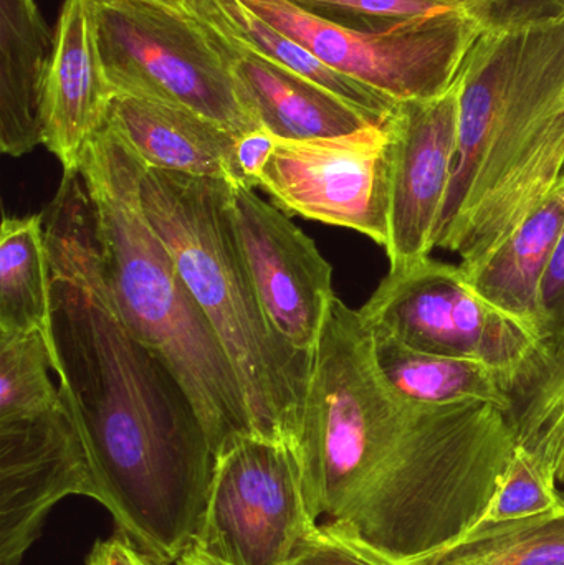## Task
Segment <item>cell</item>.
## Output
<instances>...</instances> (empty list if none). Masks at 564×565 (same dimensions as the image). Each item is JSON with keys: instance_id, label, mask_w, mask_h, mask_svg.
Here are the masks:
<instances>
[{"instance_id": "1", "label": "cell", "mask_w": 564, "mask_h": 565, "mask_svg": "<svg viewBox=\"0 0 564 565\" xmlns=\"http://www.w3.org/2000/svg\"><path fill=\"white\" fill-rule=\"evenodd\" d=\"M517 445L502 408L397 394L358 309L331 301L291 444L318 526L396 561L433 553L482 521Z\"/></svg>"}, {"instance_id": "2", "label": "cell", "mask_w": 564, "mask_h": 565, "mask_svg": "<svg viewBox=\"0 0 564 565\" xmlns=\"http://www.w3.org/2000/svg\"><path fill=\"white\" fill-rule=\"evenodd\" d=\"M42 217L55 374L82 425L103 507L132 543L175 565L194 547L217 455L178 379L116 309L79 172H63Z\"/></svg>"}, {"instance_id": "3", "label": "cell", "mask_w": 564, "mask_h": 565, "mask_svg": "<svg viewBox=\"0 0 564 565\" xmlns=\"http://www.w3.org/2000/svg\"><path fill=\"white\" fill-rule=\"evenodd\" d=\"M459 86V152L434 248L470 274L564 175V10L487 23Z\"/></svg>"}, {"instance_id": "4", "label": "cell", "mask_w": 564, "mask_h": 565, "mask_svg": "<svg viewBox=\"0 0 564 565\" xmlns=\"http://www.w3.org/2000/svg\"><path fill=\"white\" fill-rule=\"evenodd\" d=\"M145 159L111 118L86 146L79 174L95 214L103 275L131 334L191 398L215 455L255 435L231 359L142 207Z\"/></svg>"}, {"instance_id": "5", "label": "cell", "mask_w": 564, "mask_h": 565, "mask_svg": "<svg viewBox=\"0 0 564 565\" xmlns=\"http://www.w3.org/2000/svg\"><path fill=\"white\" fill-rule=\"evenodd\" d=\"M142 207L231 359L255 435L291 445L300 424L313 358L272 326L235 222L232 184L149 169Z\"/></svg>"}, {"instance_id": "6", "label": "cell", "mask_w": 564, "mask_h": 565, "mask_svg": "<svg viewBox=\"0 0 564 565\" xmlns=\"http://www.w3.org/2000/svg\"><path fill=\"white\" fill-rule=\"evenodd\" d=\"M98 45L115 95L192 109L235 135L262 128L204 26L155 0H93Z\"/></svg>"}, {"instance_id": "7", "label": "cell", "mask_w": 564, "mask_h": 565, "mask_svg": "<svg viewBox=\"0 0 564 565\" xmlns=\"http://www.w3.org/2000/svg\"><path fill=\"white\" fill-rule=\"evenodd\" d=\"M328 68L394 102L433 98L459 76L483 23L462 10L360 30L315 15L290 0H242Z\"/></svg>"}, {"instance_id": "8", "label": "cell", "mask_w": 564, "mask_h": 565, "mask_svg": "<svg viewBox=\"0 0 564 565\" xmlns=\"http://www.w3.org/2000/svg\"><path fill=\"white\" fill-rule=\"evenodd\" d=\"M374 334L409 348L476 359L513 377L539 339L477 292L459 265L427 257L391 271L358 309Z\"/></svg>"}, {"instance_id": "9", "label": "cell", "mask_w": 564, "mask_h": 565, "mask_svg": "<svg viewBox=\"0 0 564 565\" xmlns=\"http://www.w3.org/2000/svg\"><path fill=\"white\" fill-rule=\"evenodd\" d=\"M317 527L291 445L245 437L217 457L194 547L225 565H288Z\"/></svg>"}, {"instance_id": "10", "label": "cell", "mask_w": 564, "mask_h": 565, "mask_svg": "<svg viewBox=\"0 0 564 565\" xmlns=\"http://www.w3.org/2000/svg\"><path fill=\"white\" fill-rule=\"evenodd\" d=\"M387 142L383 122L331 138L278 139L258 188L288 217L350 228L386 248Z\"/></svg>"}, {"instance_id": "11", "label": "cell", "mask_w": 564, "mask_h": 565, "mask_svg": "<svg viewBox=\"0 0 564 565\" xmlns=\"http://www.w3.org/2000/svg\"><path fill=\"white\" fill-rule=\"evenodd\" d=\"M66 497L103 507L82 425L62 394L50 411L0 420V565H22Z\"/></svg>"}, {"instance_id": "12", "label": "cell", "mask_w": 564, "mask_h": 565, "mask_svg": "<svg viewBox=\"0 0 564 565\" xmlns=\"http://www.w3.org/2000/svg\"><path fill=\"white\" fill-rule=\"evenodd\" d=\"M459 76L433 98L397 102L383 125L390 158V270L430 257L459 152Z\"/></svg>"}, {"instance_id": "13", "label": "cell", "mask_w": 564, "mask_h": 565, "mask_svg": "<svg viewBox=\"0 0 564 565\" xmlns=\"http://www.w3.org/2000/svg\"><path fill=\"white\" fill-rule=\"evenodd\" d=\"M232 204L245 260L272 326L298 352L315 358L334 299L333 268L317 244L254 189L232 185Z\"/></svg>"}, {"instance_id": "14", "label": "cell", "mask_w": 564, "mask_h": 565, "mask_svg": "<svg viewBox=\"0 0 564 565\" xmlns=\"http://www.w3.org/2000/svg\"><path fill=\"white\" fill-rule=\"evenodd\" d=\"M115 96L99 52L95 2L65 0L43 82V146L63 172H79L86 146L108 122Z\"/></svg>"}, {"instance_id": "15", "label": "cell", "mask_w": 564, "mask_h": 565, "mask_svg": "<svg viewBox=\"0 0 564 565\" xmlns=\"http://www.w3.org/2000/svg\"><path fill=\"white\" fill-rule=\"evenodd\" d=\"M211 39L231 68L248 115L278 139L331 138L374 125L353 106L294 70Z\"/></svg>"}, {"instance_id": "16", "label": "cell", "mask_w": 564, "mask_h": 565, "mask_svg": "<svg viewBox=\"0 0 564 565\" xmlns=\"http://www.w3.org/2000/svg\"><path fill=\"white\" fill-rule=\"evenodd\" d=\"M109 118L149 169L234 182L238 135L182 106L118 95Z\"/></svg>"}, {"instance_id": "17", "label": "cell", "mask_w": 564, "mask_h": 565, "mask_svg": "<svg viewBox=\"0 0 564 565\" xmlns=\"http://www.w3.org/2000/svg\"><path fill=\"white\" fill-rule=\"evenodd\" d=\"M53 33L36 0H0V149L20 158L43 145V82Z\"/></svg>"}, {"instance_id": "18", "label": "cell", "mask_w": 564, "mask_h": 565, "mask_svg": "<svg viewBox=\"0 0 564 565\" xmlns=\"http://www.w3.org/2000/svg\"><path fill=\"white\" fill-rule=\"evenodd\" d=\"M563 228L564 175L479 267L464 271L483 299L535 335L540 286Z\"/></svg>"}, {"instance_id": "19", "label": "cell", "mask_w": 564, "mask_h": 565, "mask_svg": "<svg viewBox=\"0 0 564 565\" xmlns=\"http://www.w3.org/2000/svg\"><path fill=\"white\" fill-rule=\"evenodd\" d=\"M184 9L219 42L257 53L323 86L361 113L368 121L383 122L397 102L348 78L315 58L308 50L278 32L242 0H182Z\"/></svg>"}, {"instance_id": "20", "label": "cell", "mask_w": 564, "mask_h": 565, "mask_svg": "<svg viewBox=\"0 0 564 565\" xmlns=\"http://www.w3.org/2000/svg\"><path fill=\"white\" fill-rule=\"evenodd\" d=\"M374 354L391 387L417 404H490L510 412L509 379L476 359L409 348L391 335L374 334Z\"/></svg>"}, {"instance_id": "21", "label": "cell", "mask_w": 564, "mask_h": 565, "mask_svg": "<svg viewBox=\"0 0 564 565\" xmlns=\"http://www.w3.org/2000/svg\"><path fill=\"white\" fill-rule=\"evenodd\" d=\"M39 331L53 355L52 275L43 217H3L0 231V335ZM55 362V358H53Z\"/></svg>"}, {"instance_id": "22", "label": "cell", "mask_w": 564, "mask_h": 565, "mask_svg": "<svg viewBox=\"0 0 564 565\" xmlns=\"http://www.w3.org/2000/svg\"><path fill=\"white\" fill-rule=\"evenodd\" d=\"M517 444L553 475L564 501V344L535 348L509 384Z\"/></svg>"}, {"instance_id": "23", "label": "cell", "mask_w": 564, "mask_h": 565, "mask_svg": "<svg viewBox=\"0 0 564 565\" xmlns=\"http://www.w3.org/2000/svg\"><path fill=\"white\" fill-rule=\"evenodd\" d=\"M404 565H564V508L512 521H480L464 536Z\"/></svg>"}, {"instance_id": "24", "label": "cell", "mask_w": 564, "mask_h": 565, "mask_svg": "<svg viewBox=\"0 0 564 565\" xmlns=\"http://www.w3.org/2000/svg\"><path fill=\"white\" fill-rule=\"evenodd\" d=\"M52 351L42 332L0 335V420L50 411L62 401L53 385Z\"/></svg>"}, {"instance_id": "25", "label": "cell", "mask_w": 564, "mask_h": 565, "mask_svg": "<svg viewBox=\"0 0 564 565\" xmlns=\"http://www.w3.org/2000/svg\"><path fill=\"white\" fill-rule=\"evenodd\" d=\"M562 491L539 458L517 445L502 487L482 521H512L563 510Z\"/></svg>"}, {"instance_id": "26", "label": "cell", "mask_w": 564, "mask_h": 565, "mask_svg": "<svg viewBox=\"0 0 564 565\" xmlns=\"http://www.w3.org/2000/svg\"><path fill=\"white\" fill-rule=\"evenodd\" d=\"M295 6L341 25L383 30L404 20L443 15L454 7L443 0H290Z\"/></svg>"}, {"instance_id": "27", "label": "cell", "mask_w": 564, "mask_h": 565, "mask_svg": "<svg viewBox=\"0 0 564 565\" xmlns=\"http://www.w3.org/2000/svg\"><path fill=\"white\" fill-rule=\"evenodd\" d=\"M288 565H404L357 537L318 526Z\"/></svg>"}, {"instance_id": "28", "label": "cell", "mask_w": 564, "mask_h": 565, "mask_svg": "<svg viewBox=\"0 0 564 565\" xmlns=\"http://www.w3.org/2000/svg\"><path fill=\"white\" fill-rule=\"evenodd\" d=\"M536 335V348L553 349L564 344V228L540 286Z\"/></svg>"}, {"instance_id": "29", "label": "cell", "mask_w": 564, "mask_h": 565, "mask_svg": "<svg viewBox=\"0 0 564 565\" xmlns=\"http://www.w3.org/2000/svg\"><path fill=\"white\" fill-rule=\"evenodd\" d=\"M278 138L265 128L252 129L238 136L234 149V182L255 189L260 185L262 174L274 158Z\"/></svg>"}, {"instance_id": "30", "label": "cell", "mask_w": 564, "mask_h": 565, "mask_svg": "<svg viewBox=\"0 0 564 565\" xmlns=\"http://www.w3.org/2000/svg\"><path fill=\"white\" fill-rule=\"evenodd\" d=\"M86 565H171L142 551L123 531L98 541L86 557Z\"/></svg>"}, {"instance_id": "31", "label": "cell", "mask_w": 564, "mask_h": 565, "mask_svg": "<svg viewBox=\"0 0 564 565\" xmlns=\"http://www.w3.org/2000/svg\"><path fill=\"white\" fill-rule=\"evenodd\" d=\"M454 9L462 10L467 15L487 23L502 22V20L515 19L513 7L522 0H443Z\"/></svg>"}, {"instance_id": "32", "label": "cell", "mask_w": 564, "mask_h": 565, "mask_svg": "<svg viewBox=\"0 0 564 565\" xmlns=\"http://www.w3.org/2000/svg\"><path fill=\"white\" fill-rule=\"evenodd\" d=\"M175 565H225L222 563H217V561L212 559V557L205 556L204 553L198 550V547H191L181 559L175 563Z\"/></svg>"}, {"instance_id": "33", "label": "cell", "mask_w": 564, "mask_h": 565, "mask_svg": "<svg viewBox=\"0 0 564 565\" xmlns=\"http://www.w3.org/2000/svg\"><path fill=\"white\" fill-rule=\"evenodd\" d=\"M155 2L164 3V6L174 7V9L185 10L182 0H155Z\"/></svg>"}]
</instances>
